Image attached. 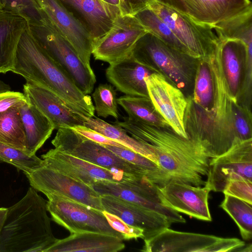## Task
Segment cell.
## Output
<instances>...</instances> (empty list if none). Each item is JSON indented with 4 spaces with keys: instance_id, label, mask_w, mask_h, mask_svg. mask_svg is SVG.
Segmentation results:
<instances>
[{
    "instance_id": "cell-6",
    "label": "cell",
    "mask_w": 252,
    "mask_h": 252,
    "mask_svg": "<svg viewBox=\"0 0 252 252\" xmlns=\"http://www.w3.org/2000/svg\"><path fill=\"white\" fill-rule=\"evenodd\" d=\"M33 36L48 54L68 74L85 94H91L96 83L92 68L82 61L71 45L46 17L41 23H29Z\"/></svg>"
},
{
    "instance_id": "cell-47",
    "label": "cell",
    "mask_w": 252,
    "mask_h": 252,
    "mask_svg": "<svg viewBox=\"0 0 252 252\" xmlns=\"http://www.w3.org/2000/svg\"><path fill=\"white\" fill-rule=\"evenodd\" d=\"M9 91H11L10 86L0 80V93Z\"/></svg>"
},
{
    "instance_id": "cell-42",
    "label": "cell",
    "mask_w": 252,
    "mask_h": 252,
    "mask_svg": "<svg viewBox=\"0 0 252 252\" xmlns=\"http://www.w3.org/2000/svg\"><path fill=\"white\" fill-rule=\"evenodd\" d=\"M70 128L80 134L98 144L125 147L119 143L107 138L100 133L84 125H78Z\"/></svg>"
},
{
    "instance_id": "cell-48",
    "label": "cell",
    "mask_w": 252,
    "mask_h": 252,
    "mask_svg": "<svg viewBox=\"0 0 252 252\" xmlns=\"http://www.w3.org/2000/svg\"><path fill=\"white\" fill-rule=\"evenodd\" d=\"M107 3L110 4L111 5L117 6L119 5V0H101Z\"/></svg>"
},
{
    "instance_id": "cell-32",
    "label": "cell",
    "mask_w": 252,
    "mask_h": 252,
    "mask_svg": "<svg viewBox=\"0 0 252 252\" xmlns=\"http://www.w3.org/2000/svg\"><path fill=\"white\" fill-rule=\"evenodd\" d=\"M117 103L129 119L163 127L167 126L155 110L149 97L125 95L117 98Z\"/></svg>"
},
{
    "instance_id": "cell-1",
    "label": "cell",
    "mask_w": 252,
    "mask_h": 252,
    "mask_svg": "<svg viewBox=\"0 0 252 252\" xmlns=\"http://www.w3.org/2000/svg\"><path fill=\"white\" fill-rule=\"evenodd\" d=\"M115 122L132 137L145 144L155 155L163 186L176 182L204 186L211 158L204 148L172 129L124 118Z\"/></svg>"
},
{
    "instance_id": "cell-33",
    "label": "cell",
    "mask_w": 252,
    "mask_h": 252,
    "mask_svg": "<svg viewBox=\"0 0 252 252\" xmlns=\"http://www.w3.org/2000/svg\"><path fill=\"white\" fill-rule=\"evenodd\" d=\"M133 16L147 32L154 34L172 47L189 55L188 50L176 37L168 25L149 7L139 11Z\"/></svg>"
},
{
    "instance_id": "cell-12",
    "label": "cell",
    "mask_w": 252,
    "mask_h": 252,
    "mask_svg": "<svg viewBox=\"0 0 252 252\" xmlns=\"http://www.w3.org/2000/svg\"><path fill=\"white\" fill-rule=\"evenodd\" d=\"M252 181V139L234 144L223 154L213 158L204 186L210 191L222 192L233 180Z\"/></svg>"
},
{
    "instance_id": "cell-21",
    "label": "cell",
    "mask_w": 252,
    "mask_h": 252,
    "mask_svg": "<svg viewBox=\"0 0 252 252\" xmlns=\"http://www.w3.org/2000/svg\"><path fill=\"white\" fill-rule=\"evenodd\" d=\"M104 210L114 214L127 224L144 231L143 240L170 227L172 223L156 212L110 195H100Z\"/></svg>"
},
{
    "instance_id": "cell-14",
    "label": "cell",
    "mask_w": 252,
    "mask_h": 252,
    "mask_svg": "<svg viewBox=\"0 0 252 252\" xmlns=\"http://www.w3.org/2000/svg\"><path fill=\"white\" fill-rule=\"evenodd\" d=\"M152 105L160 118L178 135L189 138L185 127L187 97L161 74L154 72L145 79Z\"/></svg>"
},
{
    "instance_id": "cell-9",
    "label": "cell",
    "mask_w": 252,
    "mask_h": 252,
    "mask_svg": "<svg viewBox=\"0 0 252 252\" xmlns=\"http://www.w3.org/2000/svg\"><path fill=\"white\" fill-rule=\"evenodd\" d=\"M145 252H240L245 243L238 238L184 232L165 228L144 240Z\"/></svg>"
},
{
    "instance_id": "cell-7",
    "label": "cell",
    "mask_w": 252,
    "mask_h": 252,
    "mask_svg": "<svg viewBox=\"0 0 252 252\" xmlns=\"http://www.w3.org/2000/svg\"><path fill=\"white\" fill-rule=\"evenodd\" d=\"M57 130L51 141L57 150L112 171L146 176L150 181H154L150 173L122 158L103 145L87 138L71 128H61Z\"/></svg>"
},
{
    "instance_id": "cell-18",
    "label": "cell",
    "mask_w": 252,
    "mask_h": 252,
    "mask_svg": "<svg viewBox=\"0 0 252 252\" xmlns=\"http://www.w3.org/2000/svg\"><path fill=\"white\" fill-rule=\"evenodd\" d=\"M59 1L88 31L93 46L110 30L120 15L118 6L101 0Z\"/></svg>"
},
{
    "instance_id": "cell-23",
    "label": "cell",
    "mask_w": 252,
    "mask_h": 252,
    "mask_svg": "<svg viewBox=\"0 0 252 252\" xmlns=\"http://www.w3.org/2000/svg\"><path fill=\"white\" fill-rule=\"evenodd\" d=\"M154 72L131 56L109 64L105 74L108 81L126 95L149 97L145 79Z\"/></svg>"
},
{
    "instance_id": "cell-25",
    "label": "cell",
    "mask_w": 252,
    "mask_h": 252,
    "mask_svg": "<svg viewBox=\"0 0 252 252\" xmlns=\"http://www.w3.org/2000/svg\"><path fill=\"white\" fill-rule=\"evenodd\" d=\"M123 240L110 234L94 232L71 233L57 239L44 252H117L124 250Z\"/></svg>"
},
{
    "instance_id": "cell-37",
    "label": "cell",
    "mask_w": 252,
    "mask_h": 252,
    "mask_svg": "<svg viewBox=\"0 0 252 252\" xmlns=\"http://www.w3.org/2000/svg\"><path fill=\"white\" fill-rule=\"evenodd\" d=\"M0 11L19 14L29 23H41L46 18L35 0H0Z\"/></svg>"
},
{
    "instance_id": "cell-15",
    "label": "cell",
    "mask_w": 252,
    "mask_h": 252,
    "mask_svg": "<svg viewBox=\"0 0 252 252\" xmlns=\"http://www.w3.org/2000/svg\"><path fill=\"white\" fill-rule=\"evenodd\" d=\"M147 32L133 16L120 15L110 30L93 46L94 58L109 64L131 57L138 40Z\"/></svg>"
},
{
    "instance_id": "cell-45",
    "label": "cell",
    "mask_w": 252,
    "mask_h": 252,
    "mask_svg": "<svg viewBox=\"0 0 252 252\" xmlns=\"http://www.w3.org/2000/svg\"><path fill=\"white\" fill-rule=\"evenodd\" d=\"M154 1L171 7L183 14H188V11L183 0H154Z\"/></svg>"
},
{
    "instance_id": "cell-38",
    "label": "cell",
    "mask_w": 252,
    "mask_h": 252,
    "mask_svg": "<svg viewBox=\"0 0 252 252\" xmlns=\"http://www.w3.org/2000/svg\"><path fill=\"white\" fill-rule=\"evenodd\" d=\"M122 158L140 167L153 175L154 183L159 187L163 186L158 165L143 156L126 147L103 145Z\"/></svg>"
},
{
    "instance_id": "cell-46",
    "label": "cell",
    "mask_w": 252,
    "mask_h": 252,
    "mask_svg": "<svg viewBox=\"0 0 252 252\" xmlns=\"http://www.w3.org/2000/svg\"><path fill=\"white\" fill-rule=\"evenodd\" d=\"M7 211V208L4 207L0 208V234L5 219Z\"/></svg>"
},
{
    "instance_id": "cell-17",
    "label": "cell",
    "mask_w": 252,
    "mask_h": 252,
    "mask_svg": "<svg viewBox=\"0 0 252 252\" xmlns=\"http://www.w3.org/2000/svg\"><path fill=\"white\" fill-rule=\"evenodd\" d=\"M40 9L71 44L88 67L93 46L88 31L59 0H35Z\"/></svg>"
},
{
    "instance_id": "cell-39",
    "label": "cell",
    "mask_w": 252,
    "mask_h": 252,
    "mask_svg": "<svg viewBox=\"0 0 252 252\" xmlns=\"http://www.w3.org/2000/svg\"><path fill=\"white\" fill-rule=\"evenodd\" d=\"M102 213L110 225L122 235L124 240L144 239V231L142 229L127 224L118 216L105 210Z\"/></svg>"
},
{
    "instance_id": "cell-13",
    "label": "cell",
    "mask_w": 252,
    "mask_h": 252,
    "mask_svg": "<svg viewBox=\"0 0 252 252\" xmlns=\"http://www.w3.org/2000/svg\"><path fill=\"white\" fill-rule=\"evenodd\" d=\"M32 187L46 196L54 194L104 211L100 195L92 187L44 165L26 175Z\"/></svg>"
},
{
    "instance_id": "cell-4",
    "label": "cell",
    "mask_w": 252,
    "mask_h": 252,
    "mask_svg": "<svg viewBox=\"0 0 252 252\" xmlns=\"http://www.w3.org/2000/svg\"><path fill=\"white\" fill-rule=\"evenodd\" d=\"M131 56L154 72L162 75L182 92L194 86L197 66L194 63L199 60L172 47L149 32L138 40Z\"/></svg>"
},
{
    "instance_id": "cell-8",
    "label": "cell",
    "mask_w": 252,
    "mask_h": 252,
    "mask_svg": "<svg viewBox=\"0 0 252 252\" xmlns=\"http://www.w3.org/2000/svg\"><path fill=\"white\" fill-rule=\"evenodd\" d=\"M149 7L168 25L190 56L206 59L215 53L219 39L211 26L198 23L188 15L154 0Z\"/></svg>"
},
{
    "instance_id": "cell-43",
    "label": "cell",
    "mask_w": 252,
    "mask_h": 252,
    "mask_svg": "<svg viewBox=\"0 0 252 252\" xmlns=\"http://www.w3.org/2000/svg\"><path fill=\"white\" fill-rule=\"evenodd\" d=\"M154 0H119L120 15L133 16L149 7Z\"/></svg>"
},
{
    "instance_id": "cell-34",
    "label": "cell",
    "mask_w": 252,
    "mask_h": 252,
    "mask_svg": "<svg viewBox=\"0 0 252 252\" xmlns=\"http://www.w3.org/2000/svg\"><path fill=\"white\" fill-rule=\"evenodd\" d=\"M252 204L234 196L224 194L220 207L234 220L245 240L252 238Z\"/></svg>"
},
{
    "instance_id": "cell-19",
    "label": "cell",
    "mask_w": 252,
    "mask_h": 252,
    "mask_svg": "<svg viewBox=\"0 0 252 252\" xmlns=\"http://www.w3.org/2000/svg\"><path fill=\"white\" fill-rule=\"evenodd\" d=\"M219 39L218 49L226 82L234 102L238 103L245 86L246 71L251 73L252 56L241 40Z\"/></svg>"
},
{
    "instance_id": "cell-30",
    "label": "cell",
    "mask_w": 252,
    "mask_h": 252,
    "mask_svg": "<svg viewBox=\"0 0 252 252\" xmlns=\"http://www.w3.org/2000/svg\"><path fill=\"white\" fill-rule=\"evenodd\" d=\"M220 39H236L247 46L249 55L252 53V9L233 18L212 26Z\"/></svg>"
},
{
    "instance_id": "cell-11",
    "label": "cell",
    "mask_w": 252,
    "mask_h": 252,
    "mask_svg": "<svg viewBox=\"0 0 252 252\" xmlns=\"http://www.w3.org/2000/svg\"><path fill=\"white\" fill-rule=\"evenodd\" d=\"M47 209L52 220L70 234L94 232L110 234L124 240L122 235L108 222L102 212L54 194L46 195Z\"/></svg>"
},
{
    "instance_id": "cell-27",
    "label": "cell",
    "mask_w": 252,
    "mask_h": 252,
    "mask_svg": "<svg viewBox=\"0 0 252 252\" xmlns=\"http://www.w3.org/2000/svg\"><path fill=\"white\" fill-rule=\"evenodd\" d=\"M20 111L26 134V151L34 155L51 136L54 127L48 118L28 100L20 105Z\"/></svg>"
},
{
    "instance_id": "cell-2",
    "label": "cell",
    "mask_w": 252,
    "mask_h": 252,
    "mask_svg": "<svg viewBox=\"0 0 252 252\" xmlns=\"http://www.w3.org/2000/svg\"><path fill=\"white\" fill-rule=\"evenodd\" d=\"M11 71L23 77L27 82L54 93L75 112L86 117L94 116L91 97L84 94L48 54L33 36L29 26L19 42Z\"/></svg>"
},
{
    "instance_id": "cell-44",
    "label": "cell",
    "mask_w": 252,
    "mask_h": 252,
    "mask_svg": "<svg viewBox=\"0 0 252 252\" xmlns=\"http://www.w3.org/2000/svg\"><path fill=\"white\" fill-rule=\"evenodd\" d=\"M27 99L24 93L9 91L0 93V112L9 108L25 103Z\"/></svg>"
},
{
    "instance_id": "cell-35",
    "label": "cell",
    "mask_w": 252,
    "mask_h": 252,
    "mask_svg": "<svg viewBox=\"0 0 252 252\" xmlns=\"http://www.w3.org/2000/svg\"><path fill=\"white\" fill-rule=\"evenodd\" d=\"M0 161L11 164L25 175L44 165V161L34 155L0 142Z\"/></svg>"
},
{
    "instance_id": "cell-10",
    "label": "cell",
    "mask_w": 252,
    "mask_h": 252,
    "mask_svg": "<svg viewBox=\"0 0 252 252\" xmlns=\"http://www.w3.org/2000/svg\"><path fill=\"white\" fill-rule=\"evenodd\" d=\"M92 187L100 195L116 196L164 216L170 222H186V220L169 206L161 196L159 186L146 176L121 182L100 181Z\"/></svg>"
},
{
    "instance_id": "cell-20",
    "label": "cell",
    "mask_w": 252,
    "mask_h": 252,
    "mask_svg": "<svg viewBox=\"0 0 252 252\" xmlns=\"http://www.w3.org/2000/svg\"><path fill=\"white\" fill-rule=\"evenodd\" d=\"M159 189L167 204L177 212L198 220H212L208 205L210 190L205 186L170 182L159 187Z\"/></svg>"
},
{
    "instance_id": "cell-29",
    "label": "cell",
    "mask_w": 252,
    "mask_h": 252,
    "mask_svg": "<svg viewBox=\"0 0 252 252\" xmlns=\"http://www.w3.org/2000/svg\"><path fill=\"white\" fill-rule=\"evenodd\" d=\"M17 105L0 112V142L26 151V134L20 106Z\"/></svg>"
},
{
    "instance_id": "cell-3",
    "label": "cell",
    "mask_w": 252,
    "mask_h": 252,
    "mask_svg": "<svg viewBox=\"0 0 252 252\" xmlns=\"http://www.w3.org/2000/svg\"><path fill=\"white\" fill-rule=\"evenodd\" d=\"M47 201L31 187L7 208L0 234V252H44L58 239L53 234Z\"/></svg>"
},
{
    "instance_id": "cell-41",
    "label": "cell",
    "mask_w": 252,
    "mask_h": 252,
    "mask_svg": "<svg viewBox=\"0 0 252 252\" xmlns=\"http://www.w3.org/2000/svg\"><path fill=\"white\" fill-rule=\"evenodd\" d=\"M248 110H244L239 106H235L234 112V126L237 135L241 140H244L252 138L251 126L249 124Z\"/></svg>"
},
{
    "instance_id": "cell-26",
    "label": "cell",
    "mask_w": 252,
    "mask_h": 252,
    "mask_svg": "<svg viewBox=\"0 0 252 252\" xmlns=\"http://www.w3.org/2000/svg\"><path fill=\"white\" fill-rule=\"evenodd\" d=\"M28 26L26 18L0 11V73L12 70L19 42Z\"/></svg>"
},
{
    "instance_id": "cell-31",
    "label": "cell",
    "mask_w": 252,
    "mask_h": 252,
    "mask_svg": "<svg viewBox=\"0 0 252 252\" xmlns=\"http://www.w3.org/2000/svg\"><path fill=\"white\" fill-rule=\"evenodd\" d=\"M214 81L209 58L198 60L195 71L192 99L205 113L211 109Z\"/></svg>"
},
{
    "instance_id": "cell-40",
    "label": "cell",
    "mask_w": 252,
    "mask_h": 252,
    "mask_svg": "<svg viewBox=\"0 0 252 252\" xmlns=\"http://www.w3.org/2000/svg\"><path fill=\"white\" fill-rule=\"evenodd\" d=\"M223 193L252 204V181L246 180L231 181Z\"/></svg>"
},
{
    "instance_id": "cell-22",
    "label": "cell",
    "mask_w": 252,
    "mask_h": 252,
    "mask_svg": "<svg viewBox=\"0 0 252 252\" xmlns=\"http://www.w3.org/2000/svg\"><path fill=\"white\" fill-rule=\"evenodd\" d=\"M23 92L27 100L48 118L55 129L83 125L84 115L70 109L49 90L26 81Z\"/></svg>"
},
{
    "instance_id": "cell-28",
    "label": "cell",
    "mask_w": 252,
    "mask_h": 252,
    "mask_svg": "<svg viewBox=\"0 0 252 252\" xmlns=\"http://www.w3.org/2000/svg\"><path fill=\"white\" fill-rule=\"evenodd\" d=\"M83 125L94 129L123 146L151 160L158 165L154 153L143 142L127 134L126 131L120 126L109 124L95 117L83 116Z\"/></svg>"
},
{
    "instance_id": "cell-16",
    "label": "cell",
    "mask_w": 252,
    "mask_h": 252,
    "mask_svg": "<svg viewBox=\"0 0 252 252\" xmlns=\"http://www.w3.org/2000/svg\"><path fill=\"white\" fill-rule=\"evenodd\" d=\"M44 165L92 187L100 181L121 182L137 176L112 171L57 150H49L41 155Z\"/></svg>"
},
{
    "instance_id": "cell-36",
    "label": "cell",
    "mask_w": 252,
    "mask_h": 252,
    "mask_svg": "<svg viewBox=\"0 0 252 252\" xmlns=\"http://www.w3.org/2000/svg\"><path fill=\"white\" fill-rule=\"evenodd\" d=\"M94 110L98 117L119 118L117 94L114 87L108 84H99L92 94Z\"/></svg>"
},
{
    "instance_id": "cell-5",
    "label": "cell",
    "mask_w": 252,
    "mask_h": 252,
    "mask_svg": "<svg viewBox=\"0 0 252 252\" xmlns=\"http://www.w3.org/2000/svg\"><path fill=\"white\" fill-rule=\"evenodd\" d=\"M214 81L212 106L209 113L202 109V115L211 137L209 150L211 158H216L241 141L234 126L235 103L230 92L217 48L209 58Z\"/></svg>"
},
{
    "instance_id": "cell-24",
    "label": "cell",
    "mask_w": 252,
    "mask_h": 252,
    "mask_svg": "<svg viewBox=\"0 0 252 252\" xmlns=\"http://www.w3.org/2000/svg\"><path fill=\"white\" fill-rule=\"evenodd\" d=\"M188 16L210 26L252 9L250 0H183Z\"/></svg>"
}]
</instances>
